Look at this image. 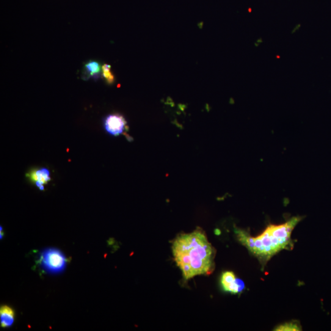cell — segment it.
<instances>
[{
  "instance_id": "cell-4",
  "label": "cell",
  "mask_w": 331,
  "mask_h": 331,
  "mask_svg": "<svg viewBox=\"0 0 331 331\" xmlns=\"http://www.w3.org/2000/svg\"><path fill=\"white\" fill-rule=\"evenodd\" d=\"M106 131L112 136H118L127 129V122L122 115L114 113L107 115L104 119Z\"/></svg>"
},
{
  "instance_id": "cell-7",
  "label": "cell",
  "mask_w": 331,
  "mask_h": 331,
  "mask_svg": "<svg viewBox=\"0 0 331 331\" xmlns=\"http://www.w3.org/2000/svg\"><path fill=\"white\" fill-rule=\"evenodd\" d=\"M27 177L40 190H44V186H46L49 182L51 181V173L46 168L32 170L27 174Z\"/></svg>"
},
{
  "instance_id": "cell-1",
  "label": "cell",
  "mask_w": 331,
  "mask_h": 331,
  "mask_svg": "<svg viewBox=\"0 0 331 331\" xmlns=\"http://www.w3.org/2000/svg\"><path fill=\"white\" fill-rule=\"evenodd\" d=\"M175 261L185 279L211 274L214 269V249L205 234L200 230L181 234L174 241Z\"/></svg>"
},
{
  "instance_id": "cell-8",
  "label": "cell",
  "mask_w": 331,
  "mask_h": 331,
  "mask_svg": "<svg viewBox=\"0 0 331 331\" xmlns=\"http://www.w3.org/2000/svg\"><path fill=\"white\" fill-rule=\"evenodd\" d=\"M15 311L8 305L0 308V324L2 328L10 327L15 321Z\"/></svg>"
},
{
  "instance_id": "cell-5",
  "label": "cell",
  "mask_w": 331,
  "mask_h": 331,
  "mask_svg": "<svg viewBox=\"0 0 331 331\" xmlns=\"http://www.w3.org/2000/svg\"><path fill=\"white\" fill-rule=\"evenodd\" d=\"M221 285L225 291L232 294H238L244 290V283L236 277L234 272L226 271L223 273L220 279Z\"/></svg>"
},
{
  "instance_id": "cell-11",
  "label": "cell",
  "mask_w": 331,
  "mask_h": 331,
  "mask_svg": "<svg viewBox=\"0 0 331 331\" xmlns=\"http://www.w3.org/2000/svg\"><path fill=\"white\" fill-rule=\"evenodd\" d=\"M2 231H3L2 227L1 226V239H2L3 237H4V233H2Z\"/></svg>"
},
{
  "instance_id": "cell-9",
  "label": "cell",
  "mask_w": 331,
  "mask_h": 331,
  "mask_svg": "<svg viewBox=\"0 0 331 331\" xmlns=\"http://www.w3.org/2000/svg\"><path fill=\"white\" fill-rule=\"evenodd\" d=\"M102 78L104 79L107 84L112 85L115 82V76L111 71V66L106 64L102 65Z\"/></svg>"
},
{
  "instance_id": "cell-10",
  "label": "cell",
  "mask_w": 331,
  "mask_h": 331,
  "mask_svg": "<svg viewBox=\"0 0 331 331\" xmlns=\"http://www.w3.org/2000/svg\"><path fill=\"white\" fill-rule=\"evenodd\" d=\"M299 324L295 323L294 322H288L280 325L279 326L277 327L275 330L279 331H293V330H301Z\"/></svg>"
},
{
  "instance_id": "cell-2",
  "label": "cell",
  "mask_w": 331,
  "mask_h": 331,
  "mask_svg": "<svg viewBox=\"0 0 331 331\" xmlns=\"http://www.w3.org/2000/svg\"><path fill=\"white\" fill-rule=\"evenodd\" d=\"M301 219V217H294L283 224L269 225L258 237L250 236L240 230H236V233L239 241L250 252L267 260L288 246L292 232Z\"/></svg>"
},
{
  "instance_id": "cell-6",
  "label": "cell",
  "mask_w": 331,
  "mask_h": 331,
  "mask_svg": "<svg viewBox=\"0 0 331 331\" xmlns=\"http://www.w3.org/2000/svg\"><path fill=\"white\" fill-rule=\"evenodd\" d=\"M102 65L96 60H89L85 63L82 68L81 79L84 81L93 79L98 81L102 78Z\"/></svg>"
},
{
  "instance_id": "cell-3",
  "label": "cell",
  "mask_w": 331,
  "mask_h": 331,
  "mask_svg": "<svg viewBox=\"0 0 331 331\" xmlns=\"http://www.w3.org/2000/svg\"><path fill=\"white\" fill-rule=\"evenodd\" d=\"M41 268L49 274H57L66 269L67 259L61 251L48 248L40 254L39 259Z\"/></svg>"
}]
</instances>
